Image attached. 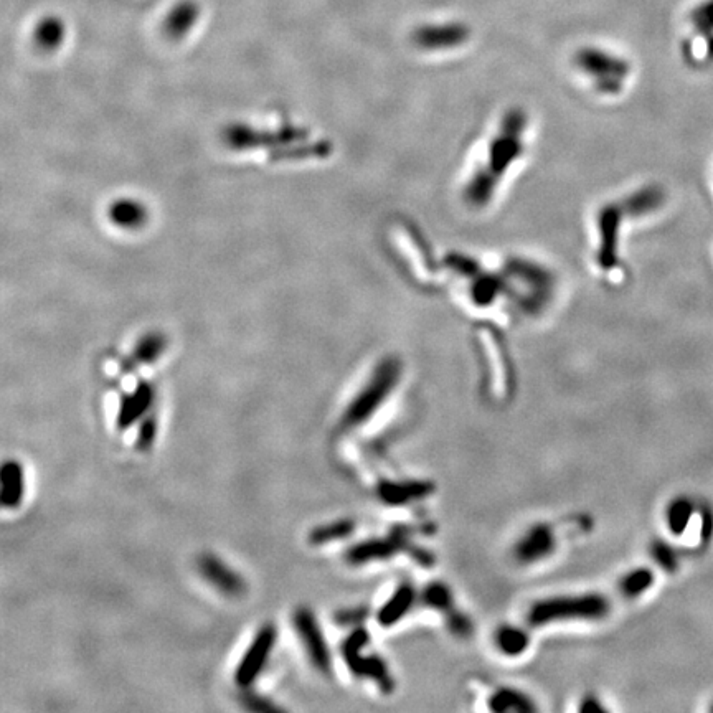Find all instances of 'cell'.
I'll return each mask as SVG.
<instances>
[{
    "label": "cell",
    "mask_w": 713,
    "mask_h": 713,
    "mask_svg": "<svg viewBox=\"0 0 713 713\" xmlns=\"http://www.w3.org/2000/svg\"><path fill=\"white\" fill-rule=\"evenodd\" d=\"M610 611V603L600 595L555 596L535 603L529 611L532 626H547L570 619H601Z\"/></svg>",
    "instance_id": "cell-1"
},
{
    "label": "cell",
    "mask_w": 713,
    "mask_h": 713,
    "mask_svg": "<svg viewBox=\"0 0 713 713\" xmlns=\"http://www.w3.org/2000/svg\"><path fill=\"white\" fill-rule=\"evenodd\" d=\"M400 375H402V365L398 360H383L375 369L369 383L362 388V392L354 398V402L350 403L345 411L344 425H364L365 421L369 420L370 416H374L375 411L387 400L393 388L397 387Z\"/></svg>",
    "instance_id": "cell-2"
},
{
    "label": "cell",
    "mask_w": 713,
    "mask_h": 713,
    "mask_svg": "<svg viewBox=\"0 0 713 713\" xmlns=\"http://www.w3.org/2000/svg\"><path fill=\"white\" fill-rule=\"evenodd\" d=\"M367 644H369L367 631L355 629L354 633L342 643V657L354 676L372 679L383 692H390L393 682L385 662L380 657L362 654V649Z\"/></svg>",
    "instance_id": "cell-3"
},
{
    "label": "cell",
    "mask_w": 713,
    "mask_h": 713,
    "mask_svg": "<svg viewBox=\"0 0 713 713\" xmlns=\"http://www.w3.org/2000/svg\"><path fill=\"white\" fill-rule=\"evenodd\" d=\"M276 639H278V631H276L273 624H265L258 631L253 643L250 644L248 651L245 652V656L241 659L237 672H235V682L240 687L246 689V687L255 684L256 679L260 677L261 672L270 661Z\"/></svg>",
    "instance_id": "cell-4"
},
{
    "label": "cell",
    "mask_w": 713,
    "mask_h": 713,
    "mask_svg": "<svg viewBox=\"0 0 713 713\" xmlns=\"http://www.w3.org/2000/svg\"><path fill=\"white\" fill-rule=\"evenodd\" d=\"M293 623L314 667L319 671L329 672L332 664L331 652L327 649L326 639L316 616L307 608H299L294 611Z\"/></svg>",
    "instance_id": "cell-5"
},
{
    "label": "cell",
    "mask_w": 713,
    "mask_h": 713,
    "mask_svg": "<svg viewBox=\"0 0 713 713\" xmlns=\"http://www.w3.org/2000/svg\"><path fill=\"white\" fill-rule=\"evenodd\" d=\"M577 63L578 67L583 68L588 75L595 76L596 81L608 90L618 86L629 73V65L624 60L593 48L578 53Z\"/></svg>",
    "instance_id": "cell-6"
},
{
    "label": "cell",
    "mask_w": 713,
    "mask_h": 713,
    "mask_svg": "<svg viewBox=\"0 0 713 713\" xmlns=\"http://www.w3.org/2000/svg\"><path fill=\"white\" fill-rule=\"evenodd\" d=\"M197 565L202 577L223 595L241 596L245 593L246 583L240 573L235 572L232 567H228L227 563L212 553L202 555Z\"/></svg>",
    "instance_id": "cell-7"
},
{
    "label": "cell",
    "mask_w": 713,
    "mask_h": 713,
    "mask_svg": "<svg viewBox=\"0 0 713 713\" xmlns=\"http://www.w3.org/2000/svg\"><path fill=\"white\" fill-rule=\"evenodd\" d=\"M469 29L463 24L425 25L413 35L416 45L426 50L458 47L466 42Z\"/></svg>",
    "instance_id": "cell-8"
},
{
    "label": "cell",
    "mask_w": 713,
    "mask_h": 713,
    "mask_svg": "<svg viewBox=\"0 0 713 713\" xmlns=\"http://www.w3.org/2000/svg\"><path fill=\"white\" fill-rule=\"evenodd\" d=\"M555 548V534L548 525H535L515 545V557L522 563L540 562Z\"/></svg>",
    "instance_id": "cell-9"
},
{
    "label": "cell",
    "mask_w": 713,
    "mask_h": 713,
    "mask_svg": "<svg viewBox=\"0 0 713 713\" xmlns=\"http://www.w3.org/2000/svg\"><path fill=\"white\" fill-rule=\"evenodd\" d=\"M403 542L405 539H403L402 530L390 535L388 539L365 540L362 544L350 548L345 555V560L350 565H364V563L377 562V560H387L403 547Z\"/></svg>",
    "instance_id": "cell-10"
},
{
    "label": "cell",
    "mask_w": 713,
    "mask_h": 713,
    "mask_svg": "<svg viewBox=\"0 0 713 713\" xmlns=\"http://www.w3.org/2000/svg\"><path fill=\"white\" fill-rule=\"evenodd\" d=\"M152 400H154V390L151 385L147 382H139L134 392L126 395L121 402L118 420H116L119 430H128L137 420H141L151 408Z\"/></svg>",
    "instance_id": "cell-11"
},
{
    "label": "cell",
    "mask_w": 713,
    "mask_h": 713,
    "mask_svg": "<svg viewBox=\"0 0 713 713\" xmlns=\"http://www.w3.org/2000/svg\"><path fill=\"white\" fill-rule=\"evenodd\" d=\"M0 502L4 509H17L25 494L24 469L17 461H5L0 469Z\"/></svg>",
    "instance_id": "cell-12"
},
{
    "label": "cell",
    "mask_w": 713,
    "mask_h": 713,
    "mask_svg": "<svg viewBox=\"0 0 713 713\" xmlns=\"http://www.w3.org/2000/svg\"><path fill=\"white\" fill-rule=\"evenodd\" d=\"M431 487L425 482H385L378 489V494L382 501L393 506L407 504L408 501H415L420 497L430 494Z\"/></svg>",
    "instance_id": "cell-13"
},
{
    "label": "cell",
    "mask_w": 713,
    "mask_h": 713,
    "mask_svg": "<svg viewBox=\"0 0 713 713\" xmlns=\"http://www.w3.org/2000/svg\"><path fill=\"white\" fill-rule=\"evenodd\" d=\"M415 600V591L410 585H402L393 593L392 598L378 611V624L380 626H393L408 613Z\"/></svg>",
    "instance_id": "cell-14"
},
{
    "label": "cell",
    "mask_w": 713,
    "mask_h": 713,
    "mask_svg": "<svg viewBox=\"0 0 713 713\" xmlns=\"http://www.w3.org/2000/svg\"><path fill=\"white\" fill-rule=\"evenodd\" d=\"M354 529V520H336V522H332V524L321 525V527H316V529L312 530L311 534H309V542H311L312 545L331 544V542H336V540L349 537V535L354 532Z\"/></svg>",
    "instance_id": "cell-15"
},
{
    "label": "cell",
    "mask_w": 713,
    "mask_h": 713,
    "mask_svg": "<svg viewBox=\"0 0 713 713\" xmlns=\"http://www.w3.org/2000/svg\"><path fill=\"white\" fill-rule=\"evenodd\" d=\"M489 707L494 712H529V710H534V705L530 704V700L525 695L510 689H502L492 695Z\"/></svg>",
    "instance_id": "cell-16"
},
{
    "label": "cell",
    "mask_w": 713,
    "mask_h": 713,
    "mask_svg": "<svg viewBox=\"0 0 713 713\" xmlns=\"http://www.w3.org/2000/svg\"><path fill=\"white\" fill-rule=\"evenodd\" d=\"M497 647L507 656H519L529 647L530 639L525 631L515 626H504L496 634Z\"/></svg>",
    "instance_id": "cell-17"
},
{
    "label": "cell",
    "mask_w": 713,
    "mask_h": 713,
    "mask_svg": "<svg viewBox=\"0 0 713 713\" xmlns=\"http://www.w3.org/2000/svg\"><path fill=\"white\" fill-rule=\"evenodd\" d=\"M694 515V504L687 497H677L667 509V525L674 535H684Z\"/></svg>",
    "instance_id": "cell-18"
},
{
    "label": "cell",
    "mask_w": 713,
    "mask_h": 713,
    "mask_svg": "<svg viewBox=\"0 0 713 713\" xmlns=\"http://www.w3.org/2000/svg\"><path fill=\"white\" fill-rule=\"evenodd\" d=\"M692 24L702 37L705 38V47H707V57L713 60V0H707L704 4L699 5L692 12Z\"/></svg>",
    "instance_id": "cell-19"
},
{
    "label": "cell",
    "mask_w": 713,
    "mask_h": 713,
    "mask_svg": "<svg viewBox=\"0 0 713 713\" xmlns=\"http://www.w3.org/2000/svg\"><path fill=\"white\" fill-rule=\"evenodd\" d=\"M164 349H166V339L161 334H147L139 340L134 350L133 360L136 364H151L159 359Z\"/></svg>",
    "instance_id": "cell-20"
},
{
    "label": "cell",
    "mask_w": 713,
    "mask_h": 713,
    "mask_svg": "<svg viewBox=\"0 0 713 713\" xmlns=\"http://www.w3.org/2000/svg\"><path fill=\"white\" fill-rule=\"evenodd\" d=\"M111 218L114 222L121 225V227L133 228L137 225H141L146 218V212L141 205L137 202H129V200H123V202H116L111 208Z\"/></svg>",
    "instance_id": "cell-21"
},
{
    "label": "cell",
    "mask_w": 713,
    "mask_h": 713,
    "mask_svg": "<svg viewBox=\"0 0 713 713\" xmlns=\"http://www.w3.org/2000/svg\"><path fill=\"white\" fill-rule=\"evenodd\" d=\"M652 585H654V573L647 568H638L624 577L621 581V590L629 598H636L643 595L644 591L649 590Z\"/></svg>",
    "instance_id": "cell-22"
},
{
    "label": "cell",
    "mask_w": 713,
    "mask_h": 713,
    "mask_svg": "<svg viewBox=\"0 0 713 713\" xmlns=\"http://www.w3.org/2000/svg\"><path fill=\"white\" fill-rule=\"evenodd\" d=\"M426 605L431 606L433 610H451L453 596L451 590L443 583H433L425 590Z\"/></svg>",
    "instance_id": "cell-23"
},
{
    "label": "cell",
    "mask_w": 713,
    "mask_h": 713,
    "mask_svg": "<svg viewBox=\"0 0 713 713\" xmlns=\"http://www.w3.org/2000/svg\"><path fill=\"white\" fill-rule=\"evenodd\" d=\"M651 552L652 558L656 560L659 567L664 568L669 573L676 572L679 562H677L676 552L669 545L664 544V542H656V544H652Z\"/></svg>",
    "instance_id": "cell-24"
},
{
    "label": "cell",
    "mask_w": 713,
    "mask_h": 713,
    "mask_svg": "<svg viewBox=\"0 0 713 713\" xmlns=\"http://www.w3.org/2000/svg\"><path fill=\"white\" fill-rule=\"evenodd\" d=\"M157 436V423L154 416H147L142 420L139 431H137L136 446L139 451H147L151 448Z\"/></svg>",
    "instance_id": "cell-25"
},
{
    "label": "cell",
    "mask_w": 713,
    "mask_h": 713,
    "mask_svg": "<svg viewBox=\"0 0 713 713\" xmlns=\"http://www.w3.org/2000/svg\"><path fill=\"white\" fill-rule=\"evenodd\" d=\"M241 704L245 705L246 709L253 712H276L279 707L271 704L270 700L263 699L260 695L248 694L241 699Z\"/></svg>",
    "instance_id": "cell-26"
},
{
    "label": "cell",
    "mask_w": 713,
    "mask_h": 713,
    "mask_svg": "<svg viewBox=\"0 0 713 713\" xmlns=\"http://www.w3.org/2000/svg\"><path fill=\"white\" fill-rule=\"evenodd\" d=\"M362 616H364V611H359V610H345V611H340L339 614H337V623L339 624H352L355 623V621H359V619H362Z\"/></svg>",
    "instance_id": "cell-27"
},
{
    "label": "cell",
    "mask_w": 713,
    "mask_h": 713,
    "mask_svg": "<svg viewBox=\"0 0 713 713\" xmlns=\"http://www.w3.org/2000/svg\"><path fill=\"white\" fill-rule=\"evenodd\" d=\"M713 534V515L705 510L704 512V539H710Z\"/></svg>",
    "instance_id": "cell-28"
},
{
    "label": "cell",
    "mask_w": 713,
    "mask_h": 713,
    "mask_svg": "<svg viewBox=\"0 0 713 713\" xmlns=\"http://www.w3.org/2000/svg\"><path fill=\"white\" fill-rule=\"evenodd\" d=\"M581 710H603L601 709L600 705L596 704V702H591L590 704H585L583 707H580Z\"/></svg>",
    "instance_id": "cell-29"
},
{
    "label": "cell",
    "mask_w": 713,
    "mask_h": 713,
    "mask_svg": "<svg viewBox=\"0 0 713 713\" xmlns=\"http://www.w3.org/2000/svg\"><path fill=\"white\" fill-rule=\"evenodd\" d=\"M710 710H712V712H713V705H712V707H710Z\"/></svg>",
    "instance_id": "cell-30"
}]
</instances>
